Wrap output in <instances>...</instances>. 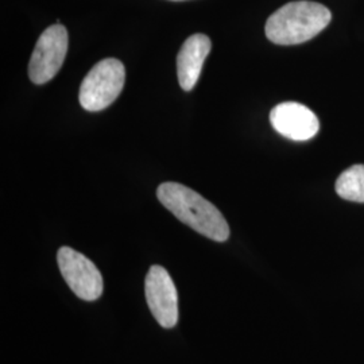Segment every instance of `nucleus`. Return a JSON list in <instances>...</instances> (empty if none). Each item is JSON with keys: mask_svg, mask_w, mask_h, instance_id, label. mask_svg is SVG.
<instances>
[{"mask_svg": "<svg viewBox=\"0 0 364 364\" xmlns=\"http://www.w3.org/2000/svg\"><path fill=\"white\" fill-rule=\"evenodd\" d=\"M156 196L165 208L196 232L215 242L230 237L228 223L220 210L193 189L178 182H164L158 186Z\"/></svg>", "mask_w": 364, "mask_h": 364, "instance_id": "obj_1", "label": "nucleus"}, {"mask_svg": "<svg viewBox=\"0 0 364 364\" xmlns=\"http://www.w3.org/2000/svg\"><path fill=\"white\" fill-rule=\"evenodd\" d=\"M332 14L314 1H291L282 6L266 22V37L277 45H299L314 38L326 28Z\"/></svg>", "mask_w": 364, "mask_h": 364, "instance_id": "obj_2", "label": "nucleus"}, {"mask_svg": "<svg viewBox=\"0 0 364 364\" xmlns=\"http://www.w3.org/2000/svg\"><path fill=\"white\" fill-rule=\"evenodd\" d=\"M126 81L124 65L117 58H105L92 68L80 87V105L97 112L112 105L120 95Z\"/></svg>", "mask_w": 364, "mask_h": 364, "instance_id": "obj_3", "label": "nucleus"}, {"mask_svg": "<svg viewBox=\"0 0 364 364\" xmlns=\"http://www.w3.org/2000/svg\"><path fill=\"white\" fill-rule=\"evenodd\" d=\"M68 42V31L60 23L41 34L28 64V76L34 84H46L58 73L65 60Z\"/></svg>", "mask_w": 364, "mask_h": 364, "instance_id": "obj_4", "label": "nucleus"}, {"mask_svg": "<svg viewBox=\"0 0 364 364\" xmlns=\"http://www.w3.org/2000/svg\"><path fill=\"white\" fill-rule=\"evenodd\" d=\"M60 272L68 287L84 301L100 299L105 290L103 277L92 260L70 247H61L57 254Z\"/></svg>", "mask_w": 364, "mask_h": 364, "instance_id": "obj_5", "label": "nucleus"}, {"mask_svg": "<svg viewBox=\"0 0 364 364\" xmlns=\"http://www.w3.org/2000/svg\"><path fill=\"white\" fill-rule=\"evenodd\" d=\"M144 293L149 308L158 324L174 328L178 323V294L170 274L154 264L144 279Z\"/></svg>", "mask_w": 364, "mask_h": 364, "instance_id": "obj_6", "label": "nucleus"}, {"mask_svg": "<svg viewBox=\"0 0 364 364\" xmlns=\"http://www.w3.org/2000/svg\"><path fill=\"white\" fill-rule=\"evenodd\" d=\"M274 130L291 141H309L320 130L318 117L312 109L296 102L275 105L270 112Z\"/></svg>", "mask_w": 364, "mask_h": 364, "instance_id": "obj_7", "label": "nucleus"}, {"mask_svg": "<svg viewBox=\"0 0 364 364\" xmlns=\"http://www.w3.org/2000/svg\"><path fill=\"white\" fill-rule=\"evenodd\" d=\"M210 49L212 42L205 34H193L183 42L177 55V76L183 91L195 88Z\"/></svg>", "mask_w": 364, "mask_h": 364, "instance_id": "obj_8", "label": "nucleus"}, {"mask_svg": "<svg viewBox=\"0 0 364 364\" xmlns=\"http://www.w3.org/2000/svg\"><path fill=\"white\" fill-rule=\"evenodd\" d=\"M338 195L353 203H364V165H353L343 171L336 181Z\"/></svg>", "mask_w": 364, "mask_h": 364, "instance_id": "obj_9", "label": "nucleus"}, {"mask_svg": "<svg viewBox=\"0 0 364 364\" xmlns=\"http://www.w3.org/2000/svg\"><path fill=\"white\" fill-rule=\"evenodd\" d=\"M173 1H182V0H173Z\"/></svg>", "mask_w": 364, "mask_h": 364, "instance_id": "obj_10", "label": "nucleus"}]
</instances>
